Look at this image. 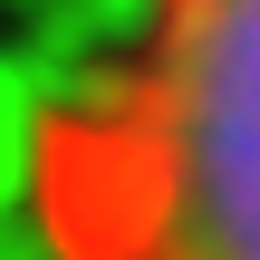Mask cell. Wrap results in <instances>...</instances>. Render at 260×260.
<instances>
[{"instance_id":"1","label":"cell","mask_w":260,"mask_h":260,"mask_svg":"<svg viewBox=\"0 0 260 260\" xmlns=\"http://www.w3.org/2000/svg\"><path fill=\"white\" fill-rule=\"evenodd\" d=\"M29 241L39 260H260V0H145L29 135Z\"/></svg>"}]
</instances>
